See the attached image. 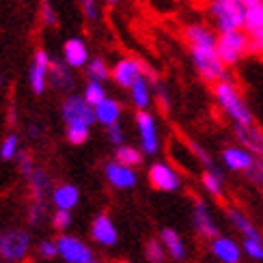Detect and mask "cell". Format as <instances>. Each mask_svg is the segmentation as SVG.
<instances>
[{"label": "cell", "instance_id": "6da1fadb", "mask_svg": "<svg viewBox=\"0 0 263 263\" xmlns=\"http://www.w3.org/2000/svg\"><path fill=\"white\" fill-rule=\"evenodd\" d=\"M183 39L190 48V57L196 73L201 76L205 82L218 84L227 80V67L222 65L220 57H218V32L203 24V22H194L183 28Z\"/></svg>", "mask_w": 263, "mask_h": 263}, {"label": "cell", "instance_id": "7a4b0ae2", "mask_svg": "<svg viewBox=\"0 0 263 263\" xmlns=\"http://www.w3.org/2000/svg\"><path fill=\"white\" fill-rule=\"evenodd\" d=\"M214 100H216L218 108L224 112V117L233 123V127L235 125H239V127L255 125V115L233 80L227 78L222 82L214 84Z\"/></svg>", "mask_w": 263, "mask_h": 263}, {"label": "cell", "instance_id": "3957f363", "mask_svg": "<svg viewBox=\"0 0 263 263\" xmlns=\"http://www.w3.org/2000/svg\"><path fill=\"white\" fill-rule=\"evenodd\" d=\"M210 17L218 35L233 30H244V15L246 7L242 0H210Z\"/></svg>", "mask_w": 263, "mask_h": 263}, {"label": "cell", "instance_id": "277c9868", "mask_svg": "<svg viewBox=\"0 0 263 263\" xmlns=\"http://www.w3.org/2000/svg\"><path fill=\"white\" fill-rule=\"evenodd\" d=\"M218 57L224 67H235L239 61H244L250 54V39L246 30H233L218 35Z\"/></svg>", "mask_w": 263, "mask_h": 263}, {"label": "cell", "instance_id": "5b68a950", "mask_svg": "<svg viewBox=\"0 0 263 263\" xmlns=\"http://www.w3.org/2000/svg\"><path fill=\"white\" fill-rule=\"evenodd\" d=\"M61 115H63V121L67 125H93L95 123V108L86 104V100L82 95H69L65 100L63 108H61Z\"/></svg>", "mask_w": 263, "mask_h": 263}, {"label": "cell", "instance_id": "8992f818", "mask_svg": "<svg viewBox=\"0 0 263 263\" xmlns=\"http://www.w3.org/2000/svg\"><path fill=\"white\" fill-rule=\"evenodd\" d=\"M136 127L140 136V151L145 156H156L160 151V136H158V123L156 117L149 110L136 112Z\"/></svg>", "mask_w": 263, "mask_h": 263}, {"label": "cell", "instance_id": "52a82bcc", "mask_svg": "<svg viewBox=\"0 0 263 263\" xmlns=\"http://www.w3.org/2000/svg\"><path fill=\"white\" fill-rule=\"evenodd\" d=\"M142 76H149L151 82H156V76H153L151 71H147L140 65V61H136V59H121L112 67V80L119 86H123V89H132Z\"/></svg>", "mask_w": 263, "mask_h": 263}, {"label": "cell", "instance_id": "ba28073f", "mask_svg": "<svg viewBox=\"0 0 263 263\" xmlns=\"http://www.w3.org/2000/svg\"><path fill=\"white\" fill-rule=\"evenodd\" d=\"M149 183L160 192H177L181 188V177L171 164L153 162L149 166Z\"/></svg>", "mask_w": 263, "mask_h": 263}, {"label": "cell", "instance_id": "9c48e42d", "mask_svg": "<svg viewBox=\"0 0 263 263\" xmlns=\"http://www.w3.org/2000/svg\"><path fill=\"white\" fill-rule=\"evenodd\" d=\"M192 224H194V231L199 233L201 237L210 239V242L220 235V231H218V224H216L214 216H212L210 205H207L203 199H194V205H192Z\"/></svg>", "mask_w": 263, "mask_h": 263}, {"label": "cell", "instance_id": "30bf717a", "mask_svg": "<svg viewBox=\"0 0 263 263\" xmlns=\"http://www.w3.org/2000/svg\"><path fill=\"white\" fill-rule=\"evenodd\" d=\"M30 246V237L26 231H9L0 239V257L7 261H22Z\"/></svg>", "mask_w": 263, "mask_h": 263}, {"label": "cell", "instance_id": "8fae6325", "mask_svg": "<svg viewBox=\"0 0 263 263\" xmlns=\"http://www.w3.org/2000/svg\"><path fill=\"white\" fill-rule=\"evenodd\" d=\"M220 160H222V164H224L227 171L246 175L250 168H253V164H255L257 158H255L250 151H246L244 147H239V145H229V147L222 149Z\"/></svg>", "mask_w": 263, "mask_h": 263}, {"label": "cell", "instance_id": "7c38bea8", "mask_svg": "<svg viewBox=\"0 0 263 263\" xmlns=\"http://www.w3.org/2000/svg\"><path fill=\"white\" fill-rule=\"evenodd\" d=\"M57 248H59V255L67 261V263H91V250L86 248L78 237H71V235H61L57 239Z\"/></svg>", "mask_w": 263, "mask_h": 263}, {"label": "cell", "instance_id": "4fadbf2b", "mask_svg": "<svg viewBox=\"0 0 263 263\" xmlns=\"http://www.w3.org/2000/svg\"><path fill=\"white\" fill-rule=\"evenodd\" d=\"M50 65H52V59L48 57L46 50H37L35 52V59H32V65H30V89L35 95H41L46 91V82H48V73H50Z\"/></svg>", "mask_w": 263, "mask_h": 263}, {"label": "cell", "instance_id": "5bb4252c", "mask_svg": "<svg viewBox=\"0 0 263 263\" xmlns=\"http://www.w3.org/2000/svg\"><path fill=\"white\" fill-rule=\"evenodd\" d=\"M210 250L220 263H239L244 255L242 244H237L233 237H227V235H218L216 239H212Z\"/></svg>", "mask_w": 263, "mask_h": 263}, {"label": "cell", "instance_id": "9a60e30c", "mask_svg": "<svg viewBox=\"0 0 263 263\" xmlns=\"http://www.w3.org/2000/svg\"><path fill=\"white\" fill-rule=\"evenodd\" d=\"M233 134L239 147H244L246 151H250L255 158L263 160V129L257 125H246V127H233Z\"/></svg>", "mask_w": 263, "mask_h": 263}, {"label": "cell", "instance_id": "2e32d148", "mask_svg": "<svg viewBox=\"0 0 263 263\" xmlns=\"http://www.w3.org/2000/svg\"><path fill=\"white\" fill-rule=\"evenodd\" d=\"M63 59H65L67 67L80 69L84 65H89V48H86V43L78 37L67 39L63 46Z\"/></svg>", "mask_w": 263, "mask_h": 263}, {"label": "cell", "instance_id": "e0dca14e", "mask_svg": "<svg viewBox=\"0 0 263 263\" xmlns=\"http://www.w3.org/2000/svg\"><path fill=\"white\" fill-rule=\"evenodd\" d=\"M106 177H108V181H110L115 188H119V190H129V188H134L136 181H138L134 168L123 166V164H119L117 160L106 164Z\"/></svg>", "mask_w": 263, "mask_h": 263}, {"label": "cell", "instance_id": "ac0fdd59", "mask_svg": "<svg viewBox=\"0 0 263 263\" xmlns=\"http://www.w3.org/2000/svg\"><path fill=\"white\" fill-rule=\"evenodd\" d=\"M227 218H229V222L235 227V231L244 235V239H259V242H263V233L242 210H237V207H227Z\"/></svg>", "mask_w": 263, "mask_h": 263}, {"label": "cell", "instance_id": "d6986e66", "mask_svg": "<svg viewBox=\"0 0 263 263\" xmlns=\"http://www.w3.org/2000/svg\"><path fill=\"white\" fill-rule=\"evenodd\" d=\"M91 235L97 244H102V246H115L117 244V229L112 224V220L108 218L106 214L102 216H97L95 220H93V227H91Z\"/></svg>", "mask_w": 263, "mask_h": 263}, {"label": "cell", "instance_id": "ffe728a7", "mask_svg": "<svg viewBox=\"0 0 263 263\" xmlns=\"http://www.w3.org/2000/svg\"><path fill=\"white\" fill-rule=\"evenodd\" d=\"M160 242L164 244V248H166V253L171 255L173 261H183L185 259V244H183L181 235L175 231V229H171V227L162 229Z\"/></svg>", "mask_w": 263, "mask_h": 263}, {"label": "cell", "instance_id": "44dd1931", "mask_svg": "<svg viewBox=\"0 0 263 263\" xmlns=\"http://www.w3.org/2000/svg\"><path fill=\"white\" fill-rule=\"evenodd\" d=\"M78 199H80V192L71 183L59 185L52 194V201H54V205H57V210H63V212H71V207L78 205Z\"/></svg>", "mask_w": 263, "mask_h": 263}, {"label": "cell", "instance_id": "7402d4cb", "mask_svg": "<svg viewBox=\"0 0 263 263\" xmlns=\"http://www.w3.org/2000/svg\"><path fill=\"white\" fill-rule=\"evenodd\" d=\"M121 104H119L117 100H108L104 104H100L95 108V121L97 123H104L106 127H112L119 123V119H121Z\"/></svg>", "mask_w": 263, "mask_h": 263}, {"label": "cell", "instance_id": "603a6c76", "mask_svg": "<svg viewBox=\"0 0 263 263\" xmlns=\"http://www.w3.org/2000/svg\"><path fill=\"white\" fill-rule=\"evenodd\" d=\"M129 97H132V104H134L140 110H147L151 106V78L149 76H142V78L129 89Z\"/></svg>", "mask_w": 263, "mask_h": 263}, {"label": "cell", "instance_id": "cb8c5ba5", "mask_svg": "<svg viewBox=\"0 0 263 263\" xmlns=\"http://www.w3.org/2000/svg\"><path fill=\"white\" fill-rule=\"evenodd\" d=\"M201 183L207 194H212L214 199H222L224 196V179L220 171H203Z\"/></svg>", "mask_w": 263, "mask_h": 263}, {"label": "cell", "instance_id": "d4e9b609", "mask_svg": "<svg viewBox=\"0 0 263 263\" xmlns=\"http://www.w3.org/2000/svg\"><path fill=\"white\" fill-rule=\"evenodd\" d=\"M50 76H52V84L57 86V89H71L73 86V76H71L67 65L61 63V61H52Z\"/></svg>", "mask_w": 263, "mask_h": 263}, {"label": "cell", "instance_id": "484cf974", "mask_svg": "<svg viewBox=\"0 0 263 263\" xmlns=\"http://www.w3.org/2000/svg\"><path fill=\"white\" fill-rule=\"evenodd\" d=\"M142 153L140 149L136 147H129V145H121V147H117L115 151V158L119 164H123V166H129V168H134V166H140L142 164Z\"/></svg>", "mask_w": 263, "mask_h": 263}, {"label": "cell", "instance_id": "4316f807", "mask_svg": "<svg viewBox=\"0 0 263 263\" xmlns=\"http://www.w3.org/2000/svg\"><path fill=\"white\" fill-rule=\"evenodd\" d=\"M28 181H30V185H32V196H35V201H39V203H43V199H46V194H48V190H50V179H48V175L43 173V171H39V168H35V173L28 177Z\"/></svg>", "mask_w": 263, "mask_h": 263}, {"label": "cell", "instance_id": "83f0119b", "mask_svg": "<svg viewBox=\"0 0 263 263\" xmlns=\"http://www.w3.org/2000/svg\"><path fill=\"white\" fill-rule=\"evenodd\" d=\"M82 97L86 100V104L93 106V108L104 104L108 100V97H106V89H104V82L89 80V82H86V86H84V95Z\"/></svg>", "mask_w": 263, "mask_h": 263}, {"label": "cell", "instance_id": "f1b7e54d", "mask_svg": "<svg viewBox=\"0 0 263 263\" xmlns=\"http://www.w3.org/2000/svg\"><path fill=\"white\" fill-rule=\"evenodd\" d=\"M244 30L248 32V35H253V32L263 30V5H257V7L246 9V15H244Z\"/></svg>", "mask_w": 263, "mask_h": 263}, {"label": "cell", "instance_id": "f546056e", "mask_svg": "<svg viewBox=\"0 0 263 263\" xmlns=\"http://www.w3.org/2000/svg\"><path fill=\"white\" fill-rule=\"evenodd\" d=\"M86 73H89V78L95 82H106L112 76V71L108 69L104 59H91L89 65H86Z\"/></svg>", "mask_w": 263, "mask_h": 263}, {"label": "cell", "instance_id": "4dcf8cb0", "mask_svg": "<svg viewBox=\"0 0 263 263\" xmlns=\"http://www.w3.org/2000/svg\"><path fill=\"white\" fill-rule=\"evenodd\" d=\"M188 149L192 151V156L205 166V171H218V166L214 164L212 156L207 153V149H205L203 145H199V142H194V140H188Z\"/></svg>", "mask_w": 263, "mask_h": 263}, {"label": "cell", "instance_id": "1f68e13d", "mask_svg": "<svg viewBox=\"0 0 263 263\" xmlns=\"http://www.w3.org/2000/svg\"><path fill=\"white\" fill-rule=\"evenodd\" d=\"M145 255H147V261L149 263H164V259H166V248H164V244L160 242V239H149L147 246H145Z\"/></svg>", "mask_w": 263, "mask_h": 263}, {"label": "cell", "instance_id": "d6a6232c", "mask_svg": "<svg viewBox=\"0 0 263 263\" xmlns=\"http://www.w3.org/2000/svg\"><path fill=\"white\" fill-rule=\"evenodd\" d=\"M89 134H91L89 125H80V123L67 125V132H65V136H67L71 145H82V142L89 140Z\"/></svg>", "mask_w": 263, "mask_h": 263}, {"label": "cell", "instance_id": "836d02e7", "mask_svg": "<svg viewBox=\"0 0 263 263\" xmlns=\"http://www.w3.org/2000/svg\"><path fill=\"white\" fill-rule=\"evenodd\" d=\"M17 147H20V138L15 134H9L3 145H0V158L3 160H13L17 156Z\"/></svg>", "mask_w": 263, "mask_h": 263}, {"label": "cell", "instance_id": "e575fe53", "mask_svg": "<svg viewBox=\"0 0 263 263\" xmlns=\"http://www.w3.org/2000/svg\"><path fill=\"white\" fill-rule=\"evenodd\" d=\"M242 250H244V255H248L253 261L263 263V242H259V239H244Z\"/></svg>", "mask_w": 263, "mask_h": 263}, {"label": "cell", "instance_id": "d590c367", "mask_svg": "<svg viewBox=\"0 0 263 263\" xmlns=\"http://www.w3.org/2000/svg\"><path fill=\"white\" fill-rule=\"evenodd\" d=\"M246 177H248L250 183H255L257 188H263V160H259V158L255 160L253 168L246 173Z\"/></svg>", "mask_w": 263, "mask_h": 263}, {"label": "cell", "instance_id": "8d00e7d4", "mask_svg": "<svg viewBox=\"0 0 263 263\" xmlns=\"http://www.w3.org/2000/svg\"><path fill=\"white\" fill-rule=\"evenodd\" d=\"M248 39H250V54H255V57L263 59V30L248 35Z\"/></svg>", "mask_w": 263, "mask_h": 263}, {"label": "cell", "instance_id": "74e56055", "mask_svg": "<svg viewBox=\"0 0 263 263\" xmlns=\"http://www.w3.org/2000/svg\"><path fill=\"white\" fill-rule=\"evenodd\" d=\"M82 11H84V15L89 17V20H97L100 17V3L97 0H78Z\"/></svg>", "mask_w": 263, "mask_h": 263}, {"label": "cell", "instance_id": "f35d334b", "mask_svg": "<svg viewBox=\"0 0 263 263\" xmlns=\"http://www.w3.org/2000/svg\"><path fill=\"white\" fill-rule=\"evenodd\" d=\"M69 222H71V214H69V212H63V210H57V214H54V218H52L54 229L63 231V229L69 227Z\"/></svg>", "mask_w": 263, "mask_h": 263}, {"label": "cell", "instance_id": "ab89813d", "mask_svg": "<svg viewBox=\"0 0 263 263\" xmlns=\"http://www.w3.org/2000/svg\"><path fill=\"white\" fill-rule=\"evenodd\" d=\"M41 15H43V22H46L48 26H57V11H54V7L50 5V0H43Z\"/></svg>", "mask_w": 263, "mask_h": 263}, {"label": "cell", "instance_id": "60d3db41", "mask_svg": "<svg viewBox=\"0 0 263 263\" xmlns=\"http://www.w3.org/2000/svg\"><path fill=\"white\" fill-rule=\"evenodd\" d=\"M43 214H46V203L32 201V205H30V222H32V224H37V222H41V218H43Z\"/></svg>", "mask_w": 263, "mask_h": 263}, {"label": "cell", "instance_id": "b9f144b4", "mask_svg": "<svg viewBox=\"0 0 263 263\" xmlns=\"http://www.w3.org/2000/svg\"><path fill=\"white\" fill-rule=\"evenodd\" d=\"M156 97H158V104L162 108V112H168L171 100H168V93H166V89H164L162 84H156Z\"/></svg>", "mask_w": 263, "mask_h": 263}, {"label": "cell", "instance_id": "7bdbcfd3", "mask_svg": "<svg viewBox=\"0 0 263 263\" xmlns=\"http://www.w3.org/2000/svg\"><path fill=\"white\" fill-rule=\"evenodd\" d=\"M17 158H20V171H22V175H24V177L28 179V177H30V175H32V173H35V164H32V162H30V158L26 156V153H20V156H17Z\"/></svg>", "mask_w": 263, "mask_h": 263}, {"label": "cell", "instance_id": "ee69618b", "mask_svg": "<svg viewBox=\"0 0 263 263\" xmlns=\"http://www.w3.org/2000/svg\"><path fill=\"white\" fill-rule=\"evenodd\" d=\"M108 140L112 142V145H117V147H121L123 145V129H121V125H112V127H108Z\"/></svg>", "mask_w": 263, "mask_h": 263}, {"label": "cell", "instance_id": "f6af8a7d", "mask_svg": "<svg viewBox=\"0 0 263 263\" xmlns=\"http://www.w3.org/2000/svg\"><path fill=\"white\" fill-rule=\"evenodd\" d=\"M39 253H41V257L52 259V257L59 255V248H57V244H52V242H41L39 244Z\"/></svg>", "mask_w": 263, "mask_h": 263}, {"label": "cell", "instance_id": "bcb514c9", "mask_svg": "<svg viewBox=\"0 0 263 263\" xmlns=\"http://www.w3.org/2000/svg\"><path fill=\"white\" fill-rule=\"evenodd\" d=\"M242 5H244L246 9H250V7H257V5H263V0H242Z\"/></svg>", "mask_w": 263, "mask_h": 263}, {"label": "cell", "instance_id": "7dc6e473", "mask_svg": "<svg viewBox=\"0 0 263 263\" xmlns=\"http://www.w3.org/2000/svg\"><path fill=\"white\" fill-rule=\"evenodd\" d=\"M28 132H30V136H35V134H39V132H41V127H37V125H35V127H30Z\"/></svg>", "mask_w": 263, "mask_h": 263}, {"label": "cell", "instance_id": "c3c4849f", "mask_svg": "<svg viewBox=\"0 0 263 263\" xmlns=\"http://www.w3.org/2000/svg\"><path fill=\"white\" fill-rule=\"evenodd\" d=\"M106 3H110V5H115V3H117V0H106Z\"/></svg>", "mask_w": 263, "mask_h": 263}, {"label": "cell", "instance_id": "681fc988", "mask_svg": "<svg viewBox=\"0 0 263 263\" xmlns=\"http://www.w3.org/2000/svg\"><path fill=\"white\" fill-rule=\"evenodd\" d=\"M3 80H5V78H3V76H0V84H3Z\"/></svg>", "mask_w": 263, "mask_h": 263}, {"label": "cell", "instance_id": "f907efd6", "mask_svg": "<svg viewBox=\"0 0 263 263\" xmlns=\"http://www.w3.org/2000/svg\"><path fill=\"white\" fill-rule=\"evenodd\" d=\"M121 263H129V261H121Z\"/></svg>", "mask_w": 263, "mask_h": 263}, {"label": "cell", "instance_id": "816d5d0a", "mask_svg": "<svg viewBox=\"0 0 263 263\" xmlns=\"http://www.w3.org/2000/svg\"><path fill=\"white\" fill-rule=\"evenodd\" d=\"M91 263H97V261H91Z\"/></svg>", "mask_w": 263, "mask_h": 263}, {"label": "cell", "instance_id": "f5cc1de1", "mask_svg": "<svg viewBox=\"0 0 263 263\" xmlns=\"http://www.w3.org/2000/svg\"><path fill=\"white\" fill-rule=\"evenodd\" d=\"M0 239H3V235H0Z\"/></svg>", "mask_w": 263, "mask_h": 263}]
</instances>
